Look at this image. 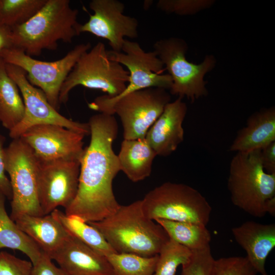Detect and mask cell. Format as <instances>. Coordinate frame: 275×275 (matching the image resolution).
Listing matches in <instances>:
<instances>
[{
    "label": "cell",
    "mask_w": 275,
    "mask_h": 275,
    "mask_svg": "<svg viewBox=\"0 0 275 275\" xmlns=\"http://www.w3.org/2000/svg\"><path fill=\"white\" fill-rule=\"evenodd\" d=\"M90 8L94 12L89 20L80 24L79 31L90 33L108 40L112 50L122 51L124 37L138 36V20L124 14L125 6L118 0H92Z\"/></svg>",
    "instance_id": "obj_14"
},
{
    "label": "cell",
    "mask_w": 275,
    "mask_h": 275,
    "mask_svg": "<svg viewBox=\"0 0 275 275\" xmlns=\"http://www.w3.org/2000/svg\"><path fill=\"white\" fill-rule=\"evenodd\" d=\"M78 14L69 0H47L27 22L12 28L13 47L39 56L44 49L56 50L59 41L71 43L80 34Z\"/></svg>",
    "instance_id": "obj_3"
},
{
    "label": "cell",
    "mask_w": 275,
    "mask_h": 275,
    "mask_svg": "<svg viewBox=\"0 0 275 275\" xmlns=\"http://www.w3.org/2000/svg\"><path fill=\"white\" fill-rule=\"evenodd\" d=\"M171 99L166 89L149 88L113 100L106 95L100 96L88 103V107L101 113L117 114L123 126L124 139L134 140L145 137Z\"/></svg>",
    "instance_id": "obj_5"
},
{
    "label": "cell",
    "mask_w": 275,
    "mask_h": 275,
    "mask_svg": "<svg viewBox=\"0 0 275 275\" xmlns=\"http://www.w3.org/2000/svg\"><path fill=\"white\" fill-rule=\"evenodd\" d=\"M5 141L4 136L0 134V192L6 198L11 200L12 189L9 179L6 175L4 164L5 149L4 144Z\"/></svg>",
    "instance_id": "obj_34"
},
{
    "label": "cell",
    "mask_w": 275,
    "mask_h": 275,
    "mask_svg": "<svg viewBox=\"0 0 275 275\" xmlns=\"http://www.w3.org/2000/svg\"><path fill=\"white\" fill-rule=\"evenodd\" d=\"M47 0H0V23L11 28L22 25L34 16Z\"/></svg>",
    "instance_id": "obj_27"
},
{
    "label": "cell",
    "mask_w": 275,
    "mask_h": 275,
    "mask_svg": "<svg viewBox=\"0 0 275 275\" xmlns=\"http://www.w3.org/2000/svg\"><path fill=\"white\" fill-rule=\"evenodd\" d=\"M155 221L164 229L170 239L191 251L210 246L211 235L206 226L163 219Z\"/></svg>",
    "instance_id": "obj_25"
},
{
    "label": "cell",
    "mask_w": 275,
    "mask_h": 275,
    "mask_svg": "<svg viewBox=\"0 0 275 275\" xmlns=\"http://www.w3.org/2000/svg\"><path fill=\"white\" fill-rule=\"evenodd\" d=\"M153 48L171 77L172 95L181 98L186 97L191 102L207 95L204 77L215 66L216 60L213 56L207 55L199 64L190 62L185 57L187 43L174 37L157 41Z\"/></svg>",
    "instance_id": "obj_9"
},
{
    "label": "cell",
    "mask_w": 275,
    "mask_h": 275,
    "mask_svg": "<svg viewBox=\"0 0 275 275\" xmlns=\"http://www.w3.org/2000/svg\"><path fill=\"white\" fill-rule=\"evenodd\" d=\"M141 201L145 215L207 226L212 208L196 189L183 183L166 182L149 191Z\"/></svg>",
    "instance_id": "obj_6"
},
{
    "label": "cell",
    "mask_w": 275,
    "mask_h": 275,
    "mask_svg": "<svg viewBox=\"0 0 275 275\" xmlns=\"http://www.w3.org/2000/svg\"><path fill=\"white\" fill-rule=\"evenodd\" d=\"M6 69L9 76L17 85L24 105L22 119L9 131V136L12 139L19 138L29 128L41 124L62 126L85 135L90 134L88 123H80L67 119L53 107L43 92L29 81L26 74L22 68L6 64Z\"/></svg>",
    "instance_id": "obj_11"
},
{
    "label": "cell",
    "mask_w": 275,
    "mask_h": 275,
    "mask_svg": "<svg viewBox=\"0 0 275 275\" xmlns=\"http://www.w3.org/2000/svg\"><path fill=\"white\" fill-rule=\"evenodd\" d=\"M246 257L232 256L214 260L210 275H256Z\"/></svg>",
    "instance_id": "obj_29"
},
{
    "label": "cell",
    "mask_w": 275,
    "mask_h": 275,
    "mask_svg": "<svg viewBox=\"0 0 275 275\" xmlns=\"http://www.w3.org/2000/svg\"><path fill=\"white\" fill-rule=\"evenodd\" d=\"M237 243L246 252L248 260L261 275H267L265 265L275 247V224L248 221L232 228Z\"/></svg>",
    "instance_id": "obj_18"
},
{
    "label": "cell",
    "mask_w": 275,
    "mask_h": 275,
    "mask_svg": "<svg viewBox=\"0 0 275 275\" xmlns=\"http://www.w3.org/2000/svg\"><path fill=\"white\" fill-rule=\"evenodd\" d=\"M33 264L7 252H0V275H31Z\"/></svg>",
    "instance_id": "obj_32"
},
{
    "label": "cell",
    "mask_w": 275,
    "mask_h": 275,
    "mask_svg": "<svg viewBox=\"0 0 275 275\" xmlns=\"http://www.w3.org/2000/svg\"><path fill=\"white\" fill-rule=\"evenodd\" d=\"M275 142V109L263 108L253 113L239 130L230 147L236 152L262 149Z\"/></svg>",
    "instance_id": "obj_20"
},
{
    "label": "cell",
    "mask_w": 275,
    "mask_h": 275,
    "mask_svg": "<svg viewBox=\"0 0 275 275\" xmlns=\"http://www.w3.org/2000/svg\"><path fill=\"white\" fill-rule=\"evenodd\" d=\"M88 223L102 234L117 253L153 256L159 254L170 239L159 224L145 215L141 200L121 205L113 214Z\"/></svg>",
    "instance_id": "obj_2"
},
{
    "label": "cell",
    "mask_w": 275,
    "mask_h": 275,
    "mask_svg": "<svg viewBox=\"0 0 275 275\" xmlns=\"http://www.w3.org/2000/svg\"><path fill=\"white\" fill-rule=\"evenodd\" d=\"M106 257L111 265L113 275H153L158 256L145 257L117 252Z\"/></svg>",
    "instance_id": "obj_26"
},
{
    "label": "cell",
    "mask_w": 275,
    "mask_h": 275,
    "mask_svg": "<svg viewBox=\"0 0 275 275\" xmlns=\"http://www.w3.org/2000/svg\"><path fill=\"white\" fill-rule=\"evenodd\" d=\"M85 135L62 126H34L19 138L33 151L40 161L59 159L80 161Z\"/></svg>",
    "instance_id": "obj_15"
},
{
    "label": "cell",
    "mask_w": 275,
    "mask_h": 275,
    "mask_svg": "<svg viewBox=\"0 0 275 275\" xmlns=\"http://www.w3.org/2000/svg\"><path fill=\"white\" fill-rule=\"evenodd\" d=\"M260 159L264 170L268 173H275V142L260 150Z\"/></svg>",
    "instance_id": "obj_35"
},
{
    "label": "cell",
    "mask_w": 275,
    "mask_h": 275,
    "mask_svg": "<svg viewBox=\"0 0 275 275\" xmlns=\"http://www.w3.org/2000/svg\"><path fill=\"white\" fill-rule=\"evenodd\" d=\"M50 258L67 275H113L105 256L70 234Z\"/></svg>",
    "instance_id": "obj_16"
},
{
    "label": "cell",
    "mask_w": 275,
    "mask_h": 275,
    "mask_svg": "<svg viewBox=\"0 0 275 275\" xmlns=\"http://www.w3.org/2000/svg\"><path fill=\"white\" fill-rule=\"evenodd\" d=\"M107 50L99 42L80 56L62 85L60 104L68 101L70 92L77 86L100 90L109 97L123 92L129 80L128 71L111 60Z\"/></svg>",
    "instance_id": "obj_7"
},
{
    "label": "cell",
    "mask_w": 275,
    "mask_h": 275,
    "mask_svg": "<svg viewBox=\"0 0 275 275\" xmlns=\"http://www.w3.org/2000/svg\"><path fill=\"white\" fill-rule=\"evenodd\" d=\"M182 98L170 102L148 130L145 138L157 155L167 156L183 141L182 124L187 111Z\"/></svg>",
    "instance_id": "obj_17"
},
{
    "label": "cell",
    "mask_w": 275,
    "mask_h": 275,
    "mask_svg": "<svg viewBox=\"0 0 275 275\" xmlns=\"http://www.w3.org/2000/svg\"><path fill=\"white\" fill-rule=\"evenodd\" d=\"M14 221L50 258L70 234L51 213L42 216L22 214Z\"/></svg>",
    "instance_id": "obj_19"
},
{
    "label": "cell",
    "mask_w": 275,
    "mask_h": 275,
    "mask_svg": "<svg viewBox=\"0 0 275 275\" xmlns=\"http://www.w3.org/2000/svg\"><path fill=\"white\" fill-rule=\"evenodd\" d=\"M50 213L71 235L98 253L107 257L117 253L96 228L81 217L75 215H66L58 209Z\"/></svg>",
    "instance_id": "obj_24"
},
{
    "label": "cell",
    "mask_w": 275,
    "mask_h": 275,
    "mask_svg": "<svg viewBox=\"0 0 275 275\" xmlns=\"http://www.w3.org/2000/svg\"><path fill=\"white\" fill-rule=\"evenodd\" d=\"M120 171L132 182L148 177L156 153L146 139H124L117 155Z\"/></svg>",
    "instance_id": "obj_21"
},
{
    "label": "cell",
    "mask_w": 275,
    "mask_h": 275,
    "mask_svg": "<svg viewBox=\"0 0 275 275\" xmlns=\"http://www.w3.org/2000/svg\"><path fill=\"white\" fill-rule=\"evenodd\" d=\"M260 150L236 152L227 181L232 203L255 217L275 215V173L263 169Z\"/></svg>",
    "instance_id": "obj_4"
},
{
    "label": "cell",
    "mask_w": 275,
    "mask_h": 275,
    "mask_svg": "<svg viewBox=\"0 0 275 275\" xmlns=\"http://www.w3.org/2000/svg\"><path fill=\"white\" fill-rule=\"evenodd\" d=\"M91 48L90 42L79 44L62 59L52 62L35 59L15 47L4 50L0 57L6 64L22 68L29 81L41 89L51 105L58 111L63 83L80 56Z\"/></svg>",
    "instance_id": "obj_10"
},
{
    "label": "cell",
    "mask_w": 275,
    "mask_h": 275,
    "mask_svg": "<svg viewBox=\"0 0 275 275\" xmlns=\"http://www.w3.org/2000/svg\"><path fill=\"white\" fill-rule=\"evenodd\" d=\"M212 0H159L157 7L167 13L179 15H190L211 7Z\"/></svg>",
    "instance_id": "obj_30"
},
{
    "label": "cell",
    "mask_w": 275,
    "mask_h": 275,
    "mask_svg": "<svg viewBox=\"0 0 275 275\" xmlns=\"http://www.w3.org/2000/svg\"><path fill=\"white\" fill-rule=\"evenodd\" d=\"M192 251L171 239L162 246L153 275H175L179 265L190 260Z\"/></svg>",
    "instance_id": "obj_28"
},
{
    "label": "cell",
    "mask_w": 275,
    "mask_h": 275,
    "mask_svg": "<svg viewBox=\"0 0 275 275\" xmlns=\"http://www.w3.org/2000/svg\"><path fill=\"white\" fill-rule=\"evenodd\" d=\"M33 265L31 275H67L44 253L38 262Z\"/></svg>",
    "instance_id": "obj_33"
},
{
    "label": "cell",
    "mask_w": 275,
    "mask_h": 275,
    "mask_svg": "<svg viewBox=\"0 0 275 275\" xmlns=\"http://www.w3.org/2000/svg\"><path fill=\"white\" fill-rule=\"evenodd\" d=\"M80 161H39V200L44 215L70 204L77 191Z\"/></svg>",
    "instance_id": "obj_13"
},
{
    "label": "cell",
    "mask_w": 275,
    "mask_h": 275,
    "mask_svg": "<svg viewBox=\"0 0 275 275\" xmlns=\"http://www.w3.org/2000/svg\"><path fill=\"white\" fill-rule=\"evenodd\" d=\"M24 114L20 91L7 72L6 64L0 57V121L10 131L19 123Z\"/></svg>",
    "instance_id": "obj_23"
},
{
    "label": "cell",
    "mask_w": 275,
    "mask_h": 275,
    "mask_svg": "<svg viewBox=\"0 0 275 275\" xmlns=\"http://www.w3.org/2000/svg\"><path fill=\"white\" fill-rule=\"evenodd\" d=\"M192 252L189 261L181 265V275H210L215 260L210 247Z\"/></svg>",
    "instance_id": "obj_31"
},
{
    "label": "cell",
    "mask_w": 275,
    "mask_h": 275,
    "mask_svg": "<svg viewBox=\"0 0 275 275\" xmlns=\"http://www.w3.org/2000/svg\"><path fill=\"white\" fill-rule=\"evenodd\" d=\"M91 140L80 161L76 196L65 209L87 223L98 222L120 208L114 194L113 180L120 171L118 156L113 149L118 125L114 115L99 113L88 123Z\"/></svg>",
    "instance_id": "obj_1"
},
{
    "label": "cell",
    "mask_w": 275,
    "mask_h": 275,
    "mask_svg": "<svg viewBox=\"0 0 275 275\" xmlns=\"http://www.w3.org/2000/svg\"><path fill=\"white\" fill-rule=\"evenodd\" d=\"M4 164L12 189L10 217L44 215L38 193L39 161L32 149L20 138L13 139L5 149Z\"/></svg>",
    "instance_id": "obj_8"
},
{
    "label": "cell",
    "mask_w": 275,
    "mask_h": 275,
    "mask_svg": "<svg viewBox=\"0 0 275 275\" xmlns=\"http://www.w3.org/2000/svg\"><path fill=\"white\" fill-rule=\"evenodd\" d=\"M13 47L12 28L0 23V53Z\"/></svg>",
    "instance_id": "obj_36"
},
{
    "label": "cell",
    "mask_w": 275,
    "mask_h": 275,
    "mask_svg": "<svg viewBox=\"0 0 275 275\" xmlns=\"http://www.w3.org/2000/svg\"><path fill=\"white\" fill-rule=\"evenodd\" d=\"M112 60L125 66L128 70L129 80L122 93L115 97H121L140 90L149 88L170 89L172 80L169 74H162L164 65L154 51H145L136 42L125 40L122 51L107 50Z\"/></svg>",
    "instance_id": "obj_12"
},
{
    "label": "cell",
    "mask_w": 275,
    "mask_h": 275,
    "mask_svg": "<svg viewBox=\"0 0 275 275\" xmlns=\"http://www.w3.org/2000/svg\"><path fill=\"white\" fill-rule=\"evenodd\" d=\"M6 198L0 192V250L7 248L19 251L26 255L34 265L43 252L8 214L5 204Z\"/></svg>",
    "instance_id": "obj_22"
}]
</instances>
